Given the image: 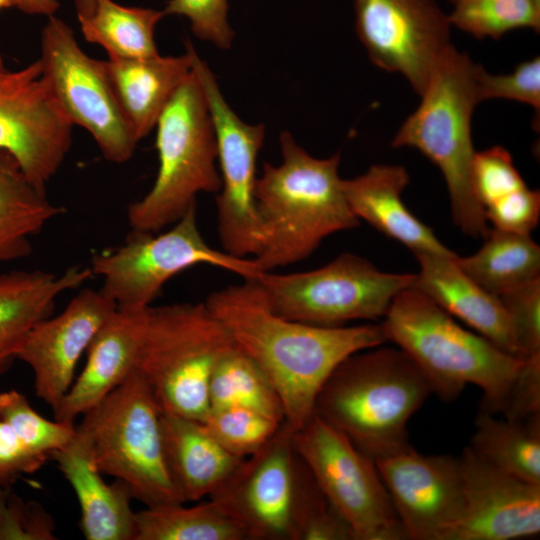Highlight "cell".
<instances>
[{
    "label": "cell",
    "instance_id": "45",
    "mask_svg": "<svg viewBox=\"0 0 540 540\" xmlns=\"http://www.w3.org/2000/svg\"><path fill=\"white\" fill-rule=\"evenodd\" d=\"M57 0H21L19 10L26 14L52 16L59 8Z\"/></svg>",
    "mask_w": 540,
    "mask_h": 540
},
{
    "label": "cell",
    "instance_id": "39",
    "mask_svg": "<svg viewBox=\"0 0 540 540\" xmlns=\"http://www.w3.org/2000/svg\"><path fill=\"white\" fill-rule=\"evenodd\" d=\"M163 12L186 17L196 37L220 49H230L234 32L227 19V0H168Z\"/></svg>",
    "mask_w": 540,
    "mask_h": 540
},
{
    "label": "cell",
    "instance_id": "33",
    "mask_svg": "<svg viewBox=\"0 0 540 540\" xmlns=\"http://www.w3.org/2000/svg\"><path fill=\"white\" fill-rule=\"evenodd\" d=\"M448 18L451 26L478 38L498 39L521 28L540 29L536 0H459Z\"/></svg>",
    "mask_w": 540,
    "mask_h": 540
},
{
    "label": "cell",
    "instance_id": "49",
    "mask_svg": "<svg viewBox=\"0 0 540 540\" xmlns=\"http://www.w3.org/2000/svg\"><path fill=\"white\" fill-rule=\"evenodd\" d=\"M538 3H540V0H536Z\"/></svg>",
    "mask_w": 540,
    "mask_h": 540
},
{
    "label": "cell",
    "instance_id": "3",
    "mask_svg": "<svg viewBox=\"0 0 540 540\" xmlns=\"http://www.w3.org/2000/svg\"><path fill=\"white\" fill-rule=\"evenodd\" d=\"M279 142L281 164L264 163L255 184L263 242L254 260L263 272L307 258L326 237L360 222L343 192L339 152L316 158L288 131Z\"/></svg>",
    "mask_w": 540,
    "mask_h": 540
},
{
    "label": "cell",
    "instance_id": "42",
    "mask_svg": "<svg viewBox=\"0 0 540 540\" xmlns=\"http://www.w3.org/2000/svg\"><path fill=\"white\" fill-rule=\"evenodd\" d=\"M484 212L493 228L530 234L539 222L540 192L526 185L485 207Z\"/></svg>",
    "mask_w": 540,
    "mask_h": 540
},
{
    "label": "cell",
    "instance_id": "20",
    "mask_svg": "<svg viewBox=\"0 0 540 540\" xmlns=\"http://www.w3.org/2000/svg\"><path fill=\"white\" fill-rule=\"evenodd\" d=\"M146 310L118 308L87 349L86 364L53 411L57 421L74 424L135 370Z\"/></svg>",
    "mask_w": 540,
    "mask_h": 540
},
{
    "label": "cell",
    "instance_id": "34",
    "mask_svg": "<svg viewBox=\"0 0 540 540\" xmlns=\"http://www.w3.org/2000/svg\"><path fill=\"white\" fill-rule=\"evenodd\" d=\"M0 418L28 449L47 459L76 434V425L44 418L22 393L14 389L0 393Z\"/></svg>",
    "mask_w": 540,
    "mask_h": 540
},
{
    "label": "cell",
    "instance_id": "25",
    "mask_svg": "<svg viewBox=\"0 0 540 540\" xmlns=\"http://www.w3.org/2000/svg\"><path fill=\"white\" fill-rule=\"evenodd\" d=\"M93 277L89 267L61 274L16 270L0 274V377L10 368L31 329L51 316L57 298Z\"/></svg>",
    "mask_w": 540,
    "mask_h": 540
},
{
    "label": "cell",
    "instance_id": "12",
    "mask_svg": "<svg viewBox=\"0 0 540 540\" xmlns=\"http://www.w3.org/2000/svg\"><path fill=\"white\" fill-rule=\"evenodd\" d=\"M283 422L209 497L241 526L247 540H295L300 511L316 482Z\"/></svg>",
    "mask_w": 540,
    "mask_h": 540
},
{
    "label": "cell",
    "instance_id": "22",
    "mask_svg": "<svg viewBox=\"0 0 540 540\" xmlns=\"http://www.w3.org/2000/svg\"><path fill=\"white\" fill-rule=\"evenodd\" d=\"M409 182L410 176L404 166L374 164L355 178L343 179L342 187L347 203L359 221H366L409 248L414 255H456L404 204L402 193Z\"/></svg>",
    "mask_w": 540,
    "mask_h": 540
},
{
    "label": "cell",
    "instance_id": "2",
    "mask_svg": "<svg viewBox=\"0 0 540 540\" xmlns=\"http://www.w3.org/2000/svg\"><path fill=\"white\" fill-rule=\"evenodd\" d=\"M381 326L426 378L431 392L456 400L468 384L483 391L481 412L503 414L525 358L506 353L459 325L424 294L407 288L392 300Z\"/></svg>",
    "mask_w": 540,
    "mask_h": 540
},
{
    "label": "cell",
    "instance_id": "40",
    "mask_svg": "<svg viewBox=\"0 0 540 540\" xmlns=\"http://www.w3.org/2000/svg\"><path fill=\"white\" fill-rule=\"evenodd\" d=\"M498 297L524 356L540 354V277Z\"/></svg>",
    "mask_w": 540,
    "mask_h": 540
},
{
    "label": "cell",
    "instance_id": "6",
    "mask_svg": "<svg viewBox=\"0 0 540 540\" xmlns=\"http://www.w3.org/2000/svg\"><path fill=\"white\" fill-rule=\"evenodd\" d=\"M234 344L204 302L146 310L135 371L163 413L202 421L220 357Z\"/></svg>",
    "mask_w": 540,
    "mask_h": 540
},
{
    "label": "cell",
    "instance_id": "28",
    "mask_svg": "<svg viewBox=\"0 0 540 540\" xmlns=\"http://www.w3.org/2000/svg\"><path fill=\"white\" fill-rule=\"evenodd\" d=\"M456 264L487 292L500 296L540 277V247L530 234L490 228L482 247Z\"/></svg>",
    "mask_w": 540,
    "mask_h": 540
},
{
    "label": "cell",
    "instance_id": "41",
    "mask_svg": "<svg viewBox=\"0 0 540 540\" xmlns=\"http://www.w3.org/2000/svg\"><path fill=\"white\" fill-rule=\"evenodd\" d=\"M300 513L295 540H356L348 522L317 487Z\"/></svg>",
    "mask_w": 540,
    "mask_h": 540
},
{
    "label": "cell",
    "instance_id": "15",
    "mask_svg": "<svg viewBox=\"0 0 540 540\" xmlns=\"http://www.w3.org/2000/svg\"><path fill=\"white\" fill-rule=\"evenodd\" d=\"M72 127L40 59L15 71L0 68V150L8 152L38 188L45 190L62 165Z\"/></svg>",
    "mask_w": 540,
    "mask_h": 540
},
{
    "label": "cell",
    "instance_id": "10",
    "mask_svg": "<svg viewBox=\"0 0 540 540\" xmlns=\"http://www.w3.org/2000/svg\"><path fill=\"white\" fill-rule=\"evenodd\" d=\"M414 274L388 273L367 259L341 253L305 272H262L256 280L278 315L307 324L336 327L352 320L383 318L394 297L410 287Z\"/></svg>",
    "mask_w": 540,
    "mask_h": 540
},
{
    "label": "cell",
    "instance_id": "21",
    "mask_svg": "<svg viewBox=\"0 0 540 540\" xmlns=\"http://www.w3.org/2000/svg\"><path fill=\"white\" fill-rule=\"evenodd\" d=\"M456 256L415 255L420 271L414 274L409 288L430 298L506 353L526 358L500 298L465 274L456 264Z\"/></svg>",
    "mask_w": 540,
    "mask_h": 540
},
{
    "label": "cell",
    "instance_id": "18",
    "mask_svg": "<svg viewBox=\"0 0 540 540\" xmlns=\"http://www.w3.org/2000/svg\"><path fill=\"white\" fill-rule=\"evenodd\" d=\"M460 459L463 509L448 540H516L540 533V484L490 465L466 446Z\"/></svg>",
    "mask_w": 540,
    "mask_h": 540
},
{
    "label": "cell",
    "instance_id": "31",
    "mask_svg": "<svg viewBox=\"0 0 540 540\" xmlns=\"http://www.w3.org/2000/svg\"><path fill=\"white\" fill-rule=\"evenodd\" d=\"M183 504L136 512L135 540H247L241 526L215 500Z\"/></svg>",
    "mask_w": 540,
    "mask_h": 540
},
{
    "label": "cell",
    "instance_id": "4",
    "mask_svg": "<svg viewBox=\"0 0 540 540\" xmlns=\"http://www.w3.org/2000/svg\"><path fill=\"white\" fill-rule=\"evenodd\" d=\"M431 393L400 348L380 345L337 365L317 395L314 414L376 461L410 446L408 421Z\"/></svg>",
    "mask_w": 540,
    "mask_h": 540
},
{
    "label": "cell",
    "instance_id": "37",
    "mask_svg": "<svg viewBox=\"0 0 540 540\" xmlns=\"http://www.w3.org/2000/svg\"><path fill=\"white\" fill-rule=\"evenodd\" d=\"M471 179L474 193L483 208L526 186L511 154L500 146L476 151Z\"/></svg>",
    "mask_w": 540,
    "mask_h": 540
},
{
    "label": "cell",
    "instance_id": "16",
    "mask_svg": "<svg viewBox=\"0 0 540 540\" xmlns=\"http://www.w3.org/2000/svg\"><path fill=\"white\" fill-rule=\"evenodd\" d=\"M355 28L371 62L402 75L420 96L452 45L436 0H354Z\"/></svg>",
    "mask_w": 540,
    "mask_h": 540
},
{
    "label": "cell",
    "instance_id": "24",
    "mask_svg": "<svg viewBox=\"0 0 540 540\" xmlns=\"http://www.w3.org/2000/svg\"><path fill=\"white\" fill-rule=\"evenodd\" d=\"M193 46L180 56L160 54L104 61L119 104L137 142L147 136L193 71Z\"/></svg>",
    "mask_w": 540,
    "mask_h": 540
},
{
    "label": "cell",
    "instance_id": "19",
    "mask_svg": "<svg viewBox=\"0 0 540 540\" xmlns=\"http://www.w3.org/2000/svg\"><path fill=\"white\" fill-rule=\"evenodd\" d=\"M117 305L101 289H82L54 316L39 321L17 359L33 372L35 394L54 411L75 379L82 354Z\"/></svg>",
    "mask_w": 540,
    "mask_h": 540
},
{
    "label": "cell",
    "instance_id": "17",
    "mask_svg": "<svg viewBox=\"0 0 540 540\" xmlns=\"http://www.w3.org/2000/svg\"><path fill=\"white\" fill-rule=\"evenodd\" d=\"M410 540H448L463 509L459 457L410 445L375 461Z\"/></svg>",
    "mask_w": 540,
    "mask_h": 540
},
{
    "label": "cell",
    "instance_id": "48",
    "mask_svg": "<svg viewBox=\"0 0 540 540\" xmlns=\"http://www.w3.org/2000/svg\"><path fill=\"white\" fill-rule=\"evenodd\" d=\"M450 2H452L453 4L456 3L457 1L459 0H449Z\"/></svg>",
    "mask_w": 540,
    "mask_h": 540
},
{
    "label": "cell",
    "instance_id": "5",
    "mask_svg": "<svg viewBox=\"0 0 540 540\" xmlns=\"http://www.w3.org/2000/svg\"><path fill=\"white\" fill-rule=\"evenodd\" d=\"M479 67L452 44L430 75L420 104L401 124L391 146L417 149L435 164L446 182L455 225L473 238L484 239L490 228L471 179L476 153L472 116L480 103Z\"/></svg>",
    "mask_w": 540,
    "mask_h": 540
},
{
    "label": "cell",
    "instance_id": "26",
    "mask_svg": "<svg viewBox=\"0 0 540 540\" xmlns=\"http://www.w3.org/2000/svg\"><path fill=\"white\" fill-rule=\"evenodd\" d=\"M161 428L167 467L184 502L209 498L243 460L224 449L201 421L162 412Z\"/></svg>",
    "mask_w": 540,
    "mask_h": 540
},
{
    "label": "cell",
    "instance_id": "9",
    "mask_svg": "<svg viewBox=\"0 0 540 540\" xmlns=\"http://www.w3.org/2000/svg\"><path fill=\"white\" fill-rule=\"evenodd\" d=\"M164 232L131 231L125 242L92 255L90 270L118 308L151 306L163 286L195 265H210L256 279L263 271L254 258H241L211 247L202 236L197 208L188 210Z\"/></svg>",
    "mask_w": 540,
    "mask_h": 540
},
{
    "label": "cell",
    "instance_id": "47",
    "mask_svg": "<svg viewBox=\"0 0 540 540\" xmlns=\"http://www.w3.org/2000/svg\"><path fill=\"white\" fill-rule=\"evenodd\" d=\"M4 67V64H3V61H2V57L0 55V68H3Z\"/></svg>",
    "mask_w": 540,
    "mask_h": 540
},
{
    "label": "cell",
    "instance_id": "11",
    "mask_svg": "<svg viewBox=\"0 0 540 540\" xmlns=\"http://www.w3.org/2000/svg\"><path fill=\"white\" fill-rule=\"evenodd\" d=\"M292 443L356 540L408 539L375 461L342 432L313 413Z\"/></svg>",
    "mask_w": 540,
    "mask_h": 540
},
{
    "label": "cell",
    "instance_id": "8",
    "mask_svg": "<svg viewBox=\"0 0 540 540\" xmlns=\"http://www.w3.org/2000/svg\"><path fill=\"white\" fill-rule=\"evenodd\" d=\"M161 415L149 387L134 370L76 426L87 438L98 470L123 481L146 507L185 503L167 467Z\"/></svg>",
    "mask_w": 540,
    "mask_h": 540
},
{
    "label": "cell",
    "instance_id": "35",
    "mask_svg": "<svg viewBox=\"0 0 540 540\" xmlns=\"http://www.w3.org/2000/svg\"><path fill=\"white\" fill-rule=\"evenodd\" d=\"M201 422L224 449L241 459L257 452L283 423L240 407L210 409Z\"/></svg>",
    "mask_w": 540,
    "mask_h": 540
},
{
    "label": "cell",
    "instance_id": "30",
    "mask_svg": "<svg viewBox=\"0 0 540 540\" xmlns=\"http://www.w3.org/2000/svg\"><path fill=\"white\" fill-rule=\"evenodd\" d=\"M77 16L86 40L101 45L108 58H143L159 54L154 33L165 16L163 10L124 6L113 0H93Z\"/></svg>",
    "mask_w": 540,
    "mask_h": 540
},
{
    "label": "cell",
    "instance_id": "27",
    "mask_svg": "<svg viewBox=\"0 0 540 540\" xmlns=\"http://www.w3.org/2000/svg\"><path fill=\"white\" fill-rule=\"evenodd\" d=\"M63 211L0 150V263L28 256L31 239Z\"/></svg>",
    "mask_w": 540,
    "mask_h": 540
},
{
    "label": "cell",
    "instance_id": "23",
    "mask_svg": "<svg viewBox=\"0 0 540 540\" xmlns=\"http://www.w3.org/2000/svg\"><path fill=\"white\" fill-rule=\"evenodd\" d=\"M51 457L76 494L85 539L135 540L136 512L129 487L118 479L111 484L103 479L89 442L77 427L73 439Z\"/></svg>",
    "mask_w": 540,
    "mask_h": 540
},
{
    "label": "cell",
    "instance_id": "44",
    "mask_svg": "<svg viewBox=\"0 0 540 540\" xmlns=\"http://www.w3.org/2000/svg\"><path fill=\"white\" fill-rule=\"evenodd\" d=\"M540 414V354L525 358L524 366L502 415L520 420Z\"/></svg>",
    "mask_w": 540,
    "mask_h": 540
},
{
    "label": "cell",
    "instance_id": "1",
    "mask_svg": "<svg viewBox=\"0 0 540 540\" xmlns=\"http://www.w3.org/2000/svg\"><path fill=\"white\" fill-rule=\"evenodd\" d=\"M204 303L270 379L284 422L294 431L313 415L317 395L339 363L388 342L381 324L326 327L282 317L256 279L214 291Z\"/></svg>",
    "mask_w": 540,
    "mask_h": 540
},
{
    "label": "cell",
    "instance_id": "29",
    "mask_svg": "<svg viewBox=\"0 0 540 540\" xmlns=\"http://www.w3.org/2000/svg\"><path fill=\"white\" fill-rule=\"evenodd\" d=\"M471 449L490 465L519 479L540 484V414L500 419L479 411Z\"/></svg>",
    "mask_w": 540,
    "mask_h": 540
},
{
    "label": "cell",
    "instance_id": "14",
    "mask_svg": "<svg viewBox=\"0 0 540 540\" xmlns=\"http://www.w3.org/2000/svg\"><path fill=\"white\" fill-rule=\"evenodd\" d=\"M198 77L214 127L221 186L216 197L218 234L223 251L253 258L262 247L255 202L256 163L265 139L263 124L244 122L230 107L208 65L193 49Z\"/></svg>",
    "mask_w": 540,
    "mask_h": 540
},
{
    "label": "cell",
    "instance_id": "13",
    "mask_svg": "<svg viewBox=\"0 0 540 540\" xmlns=\"http://www.w3.org/2000/svg\"><path fill=\"white\" fill-rule=\"evenodd\" d=\"M40 61L56 100L72 124L91 134L108 161H128L138 142L105 62L89 57L71 27L54 15L48 17L42 30Z\"/></svg>",
    "mask_w": 540,
    "mask_h": 540
},
{
    "label": "cell",
    "instance_id": "32",
    "mask_svg": "<svg viewBox=\"0 0 540 540\" xmlns=\"http://www.w3.org/2000/svg\"><path fill=\"white\" fill-rule=\"evenodd\" d=\"M208 397L210 409L247 408L284 422L283 405L272 382L235 343L216 363Z\"/></svg>",
    "mask_w": 540,
    "mask_h": 540
},
{
    "label": "cell",
    "instance_id": "46",
    "mask_svg": "<svg viewBox=\"0 0 540 540\" xmlns=\"http://www.w3.org/2000/svg\"><path fill=\"white\" fill-rule=\"evenodd\" d=\"M20 2L21 0H0V11L10 7H16L18 9Z\"/></svg>",
    "mask_w": 540,
    "mask_h": 540
},
{
    "label": "cell",
    "instance_id": "7",
    "mask_svg": "<svg viewBox=\"0 0 540 540\" xmlns=\"http://www.w3.org/2000/svg\"><path fill=\"white\" fill-rule=\"evenodd\" d=\"M156 127L159 168L148 193L128 207L132 231H161L195 207L198 194L217 193L221 186L214 127L194 70Z\"/></svg>",
    "mask_w": 540,
    "mask_h": 540
},
{
    "label": "cell",
    "instance_id": "38",
    "mask_svg": "<svg viewBox=\"0 0 540 540\" xmlns=\"http://www.w3.org/2000/svg\"><path fill=\"white\" fill-rule=\"evenodd\" d=\"M477 96L479 102L503 98L528 104L534 109L538 121L540 111L539 56L519 63L511 73L507 74H491L480 65L477 73Z\"/></svg>",
    "mask_w": 540,
    "mask_h": 540
},
{
    "label": "cell",
    "instance_id": "43",
    "mask_svg": "<svg viewBox=\"0 0 540 540\" xmlns=\"http://www.w3.org/2000/svg\"><path fill=\"white\" fill-rule=\"evenodd\" d=\"M46 461L28 449L0 418V485L12 486L20 476L38 471Z\"/></svg>",
    "mask_w": 540,
    "mask_h": 540
},
{
    "label": "cell",
    "instance_id": "36",
    "mask_svg": "<svg viewBox=\"0 0 540 540\" xmlns=\"http://www.w3.org/2000/svg\"><path fill=\"white\" fill-rule=\"evenodd\" d=\"M52 515L37 501H26L0 485V540H54Z\"/></svg>",
    "mask_w": 540,
    "mask_h": 540
}]
</instances>
